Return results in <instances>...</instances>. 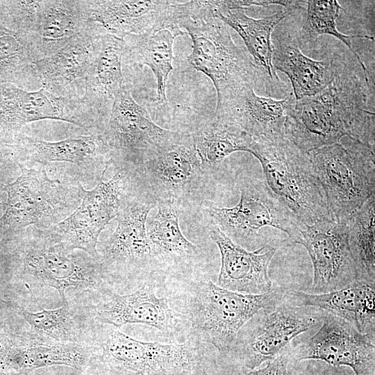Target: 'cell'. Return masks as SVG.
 Instances as JSON below:
<instances>
[{
	"mask_svg": "<svg viewBox=\"0 0 375 375\" xmlns=\"http://www.w3.org/2000/svg\"><path fill=\"white\" fill-rule=\"evenodd\" d=\"M108 181L101 178L90 190H83L81 204L62 221L44 228L49 236L65 247L85 251L100 260L97 249L101 231L117 217L131 185L130 174L121 169Z\"/></svg>",
	"mask_w": 375,
	"mask_h": 375,
	"instance_id": "8fae6325",
	"label": "cell"
},
{
	"mask_svg": "<svg viewBox=\"0 0 375 375\" xmlns=\"http://www.w3.org/2000/svg\"><path fill=\"white\" fill-rule=\"evenodd\" d=\"M156 285L146 281L135 292L126 295L106 294L92 308L97 321L120 328L128 324H140L172 336L181 331L185 319L172 308L167 298L156 295Z\"/></svg>",
	"mask_w": 375,
	"mask_h": 375,
	"instance_id": "d6986e66",
	"label": "cell"
},
{
	"mask_svg": "<svg viewBox=\"0 0 375 375\" xmlns=\"http://www.w3.org/2000/svg\"><path fill=\"white\" fill-rule=\"evenodd\" d=\"M207 176L215 172L231 153L250 151L253 138L236 127L215 117L198 124L190 133Z\"/></svg>",
	"mask_w": 375,
	"mask_h": 375,
	"instance_id": "d6a6232c",
	"label": "cell"
},
{
	"mask_svg": "<svg viewBox=\"0 0 375 375\" xmlns=\"http://www.w3.org/2000/svg\"><path fill=\"white\" fill-rule=\"evenodd\" d=\"M192 336L178 344L147 342L112 326L101 336L93 364L106 375H208V360Z\"/></svg>",
	"mask_w": 375,
	"mask_h": 375,
	"instance_id": "5b68a950",
	"label": "cell"
},
{
	"mask_svg": "<svg viewBox=\"0 0 375 375\" xmlns=\"http://www.w3.org/2000/svg\"><path fill=\"white\" fill-rule=\"evenodd\" d=\"M215 15L229 28L235 30L243 40L265 93L269 97L283 99L292 92L279 78L272 63L274 44L272 33L277 25L288 17L282 8L262 18L248 16L244 9H230L226 1H211Z\"/></svg>",
	"mask_w": 375,
	"mask_h": 375,
	"instance_id": "ac0fdd59",
	"label": "cell"
},
{
	"mask_svg": "<svg viewBox=\"0 0 375 375\" xmlns=\"http://www.w3.org/2000/svg\"><path fill=\"white\" fill-rule=\"evenodd\" d=\"M17 147L26 158L42 166L50 162H67L83 170L103 172L111 165L110 149L103 133L58 142L23 136Z\"/></svg>",
	"mask_w": 375,
	"mask_h": 375,
	"instance_id": "83f0119b",
	"label": "cell"
},
{
	"mask_svg": "<svg viewBox=\"0 0 375 375\" xmlns=\"http://www.w3.org/2000/svg\"><path fill=\"white\" fill-rule=\"evenodd\" d=\"M174 132L156 124L124 84L115 97L103 134L110 149L111 165L131 173L151 149Z\"/></svg>",
	"mask_w": 375,
	"mask_h": 375,
	"instance_id": "4fadbf2b",
	"label": "cell"
},
{
	"mask_svg": "<svg viewBox=\"0 0 375 375\" xmlns=\"http://www.w3.org/2000/svg\"><path fill=\"white\" fill-rule=\"evenodd\" d=\"M291 360L290 351L286 349L264 367L252 369L243 375H288V365Z\"/></svg>",
	"mask_w": 375,
	"mask_h": 375,
	"instance_id": "8d00e7d4",
	"label": "cell"
},
{
	"mask_svg": "<svg viewBox=\"0 0 375 375\" xmlns=\"http://www.w3.org/2000/svg\"><path fill=\"white\" fill-rule=\"evenodd\" d=\"M177 1H90V20L106 33L126 36L150 33L163 28L180 27Z\"/></svg>",
	"mask_w": 375,
	"mask_h": 375,
	"instance_id": "603a6c76",
	"label": "cell"
},
{
	"mask_svg": "<svg viewBox=\"0 0 375 375\" xmlns=\"http://www.w3.org/2000/svg\"><path fill=\"white\" fill-rule=\"evenodd\" d=\"M290 301L325 310L350 323L360 333L375 338V284L356 281L321 294L290 290Z\"/></svg>",
	"mask_w": 375,
	"mask_h": 375,
	"instance_id": "4316f807",
	"label": "cell"
},
{
	"mask_svg": "<svg viewBox=\"0 0 375 375\" xmlns=\"http://www.w3.org/2000/svg\"><path fill=\"white\" fill-rule=\"evenodd\" d=\"M299 231L298 244L306 249L312 263V293L329 292L358 281L347 224L325 219L301 226Z\"/></svg>",
	"mask_w": 375,
	"mask_h": 375,
	"instance_id": "2e32d148",
	"label": "cell"
},
{
	"mask_svg": "<svg viewBox=\"0 0 375 375\" xmlns=\"http://www.w3.org/2000/svg\"><path fill=\"white\" fill-rule=\"evenodd\" d=\"M346 224L358 281L375 284V194Z\"/></svg>",
	"mask_w": 375,
	"mask_h": 375,
	"instance_id": "e575fe53",
	"label": "cell"
},
{
	"mask_svg": "<svg viewBox=\"0 0 375 375\" xmlns=\"http://www.w3.org/2000/svg\"><path fill=\"white\" fill-rule=\"evenodd\" d=\"M260 162L265 181L299 227L331 219L326 196L308 152L283 133L256 138L249 151Z\"/></svg>",
	"mask_w": 375,
	"mask_h": 375,
	"instance_id": "3957f363",
	"label": "cell"
},
{
	"mask_svg": "<svg viewBox=\"0 0 375 375\" xmlns=\"http://www.w3.org/2000/svg\"><path fill=\"white\" fill-rule=\"evenodd\" d=\"M274 40L273 66L288 76L296 101L318 94L334 81L335 58L314 60L305 55L295 42H287L283 38Z\"/></svg>",
	"mask_w": 375,
	"mask_h": 375,
	"instance_id": "f546056e",
	"label": "cell"
},
{
	"mask_svg": "<svg viewBox=\"0 0 375 375\" xmlns=\"http://www.w3.org/2000/svg\"><path fill=\"white\" fill-rule=\"evenodd\" d=\"M240 199L231 208L206 206L210 224L249 251L259 246L260 231L272 227L287 235V243L298 244L299 226L294 217L271 191L264 180L243 176L239 180Z\"/></svg>",
	"mask_w": 375,
	"mask_h": 375,
	"instance_id": "ba28073f",
	"label": "cell"
},
{
	"mask_svg": "<svg viewBox=\"0 0 375 375\" xmlns=\"http://www.w3.org/2000/svg\"><path fill=\"white\" fill-rule=\"evenodd\" d=\"M333 221L346 224L375 194V145L344 137L308 152Z\"/></svg>",
	"mask_w": 375,
	"mask_h": 375,
	"instance_id": "8992f818",
	"label": "cell"
},
{
	"mask_svg": "<svg viewBox=\"0 0 375 375\" xmlns=\"http://www.w3.org/2000/svg\"><path fill=\"white\" fill-rule=\"evenodd\" d=\"M208 233L221 256L218 286L249 294H261L273 290L268 268L277 251L276 245L269 243L250 251L235 243L212 224L209 226Z\"/></svg>",
	"mask_w": 375,
	"mask_h": 375,
	"instance_id": "7402d4cb",
	"label": "cell"
},
{
	"mask_svg": "<svg viewBox=\"0 0 375 375\" xmlns=\"http://www.w3.org/2000/svg\"><path fill=\"white\" fill-rule=\"evenodd\" d=\"M17 165L22 174L6 186L8 200L0 218L1 227L14 231L31 226L48 228L71 214L76 198L82 199L81 184L71 190L58 179H51L44 166L35 169Z\"/></svg>",
	"mask_w": 375,
	"mask_h": 375,
	"instance_id": "30bf717a",
	"label": "cell"
},
{
	"mask_svg": "<svg viewBox=\"0 0 375 375\" xmlns=\"http://www.w3.org/2000/svg\"><path fill=\"white\" fill-rule=\"evenodd\" d=\"M90 15V1H38L29 29L35 61L55 53L92 27Z\"/></svg>",
	"mask_w": 375,
	"mask_h": 375,
	"instance_id": "44dd1931",
	"label": "cell"
},
{
	"mask_svg": "<svg viewBox=\"0 0 375 375\" xmlns=\"http://www.w3.org/2000/svg\"><path fill=\"white\" fill-rule=\"evenodd\" d=\"M295 101L292 92L285 98L274 99L258 95L251 86L216 106L213 116L235 126L253 138L283 133L288 112Z\"/></svg>",
	"mask_w": 375,
	"mask_h": 375,
	"instance_id": "484cf974",
	"label": "cell"
},
{
	"mask_svg": "<svg viewBox=\"0 0 375 375\" xmlns=\"http://www.w3.org/2000/svg\"><path fill=\"white\" fill-rule=\"evenodd\" d=\"M290 289L281 288L261 294L222 288L211 281L190 287L185 305L186 319L192 336L228 353L241 328L262 310H270L289 300Z\"/></svg>",
	"mask_w": 375,
	"mask_h": 375,
	"instance_id": "277c9868",
	"label": "cell"
},
{
	"mask_svg": "<svg viewBox=\"0 0 375 375\" xmlns=\"http://www.w3.org/2000/svg\"><path fill=\"white\" fill-rule=\"evenodd\" d=\"M291 360H322L347 366L354 375H375V338L347 321L326 313L317 332L290 351Z\"/></svg>",
	"mask_w": 375,
	"mask_h": 375,
	"instance_id": "9a60e30c",
	"label": "cell"
},
{
	"mask_svg": "<svg viewBox=\"0 0 375 375\" xmlns=\"http://www.w3.org/2000/svg\"><path fill=\"white\" fill-rule=\"evenodd\" d=\"M314 307L294 305L289 300L270 310H262L241 328L235 349L247 368L255 369L288 349L301 333L319 325L324 315Z\"/></svg>",
	"mask_w": 375,
	"mask_h": 375,
	"instance_id": "7c38bea8",
	"label": "cell"
},
{
	"mask_svg": "<svg viewBox=\"0 0 375 375\" xmlns=\"http://www.w3.org/2000/svg\"><path fill=\"white\" fill-rule=\"evenodd\" d=\"M34 1H0V85L39 80L30 46Z\"/></svg>",
	"mask_w": 375,
	"mask_h": 375,
	"instance_id": "cb8c5ba5",
	"label": "cell"
},
{
	"mask_svg": "<svg viewBox=\"0 0 375 375\" xmlns=\"http://www.w3.org/2000/svg\"><path fill=\"white\" fill-rule=\"evenodd\" d=\"M157 212L147 222V235L152 264L174 266L189 263L199 253V247L190 242L179 226L181 207L174 201H160Z\"/></svg>",
	"mask_w": 375,
	"mask_h": 375,
	"instance_id": "4dcf8cb0",
	"label": "cell"
},
{
	"mask_svg": "<svg viewBox=\"0 0 375 375\" xmlns=\"http://www.w3.org/2000/svg\"><path fill=\"white\" fill-rule=\"evenodd\" d=\"M94 360V351L75 342L58 344L31 343L17 349L11 362V370L17 372L62 365L85 370Z\"/></svg>",
	"mask_w": 375,
	"mask_h": 375,
	"instance_id": "836d02e7",
	"label": "cell"
},
{
	"mask_svg": "<svg viewBox=\"0 0 375 375\" xmlns=\"http://www.w3.org/2000/svg\"><path fill=\"white\" fill-rule=\"evenodd\" d=\"M43 119L60 120L97 133L80 99L57 96L42 87L29 92L12 83L0 85V125L3 128L17 131L28 123Z\"/></svg>",
	"mask_w": 375,
	"mask_h": 375,
	"instance_id": "e0dca14e",
	"label": "cell"
},
{
	"mask_svg": "<svg viewBox=\"0 0 375 375\" xmlns=\"http://www.w3.org/2000/svg\"><path fill=\"white\" fill-rule=\"evenodd\" d=\"M130 174L156 204L169 201L181 208L201 201L208 176L190 134L180 131H174L168 139L151 149Z\"/></svg>",
	"mask_w": 375,
	"mask_h": 375,
	"instance_id": "52a82bcc",
	"label": "cell"
},
{
	"mask_svg": "<svg viewBox=\"0 0 375 375\" xmlns=\"http://www.w3.org/2000/svg\"><path fill=\"white\" fill-rule=\"evenodd\" d=\"M156 201L134 181L125 195L116 217L117 226L104 242L100 262L108 271H135L152 264L146 224Z\"/></svg>",
	"mask_w": 375,
	"mask_h": 375,
	"instance_id": "5bb4252c",
	"label": "cell"
},
{
	"mask_svg": "<svg viewBox=\"0 0 375 375\" xmlns=\"http://www.w3.org/2000/svg\"><path fill=\"white\" fill-rule=\"evenodd\" d=\"M126 49L125 39L104 33L99 40L84 80L80 101L101 132L106 126L116 94L125 84L122 62Z\"/></svg>",
	"mask_w": 375,
	"mask_h": 375,
	"instance_id": "ffe728a7",
	"label": "cell"
},
{
	"mask_svg": "<svg viewBox=\"0 0 375 375\" xmlns=\"http://www.w3.org/2000/svg\"><path fill=\"white\" fill-rule=\"evenodd\" d=\"M83 375H106L92 365L83 370Z\"/></svg>",
	"mask_w": 375,
	"mask_h": 375,
	"instance_id": "74e56055",
	"label": "cell"
},
{
	"mask_svg": "<svg viewBox=\"0 0 375 375\" xmlns=\"http://www.w3.org/2000/svg\"><path fill=\"white\" fill-rule=\"evenodd\" d=\"M177 23L192 41L187 58L212 82L221 106L258 81L254 63L233 41L229 27L214 13L210 1H178Z\"/></svg>",
	"mask_w": 375,
	"mask_h": 375,
	"instance_id": "7a4b0ae2",
	"label": "cell"
},
{
	"mask_svg": "<svg viewBox=\"0 0 375 375\" xmlns=\"http://www.w3.org/2000/svg\"><path fill=\"white\" fill-rule=\"evenodd\" d=\"M283 8L288 17L297 19V31L292 39L303 49L315 46L320 35H329L343 42L351 51L361 67L364 76L369 82V73L362 59L354 51L352 40L364 38L372 40V37L360 35H345L337 28L336 21L343 8L335 0H303L285 1Z\"/></svg>",
	"mask_w": 375,
	"mask_h": 375,
	"instance_id": "f1b7e54d",
	"label": "cell"
},
{
	"mask_svg": "<svg viewBox=\"0 0 375 375\" xmlns=\"http://www.w3.org/2000/svg\"><path fill=\"white\" fill-rule=\"evenodd\" d=\"M186 33L180 27L163 28L150 33L129 35L124 57L150 68L156 80V100L167 103V83L173 70L175 38Z\"/></svg>",
	"mask_w": 375,
	"mask_h": 375,
	"instance_id": "1f68e13d",
	"label": "cell"
},
{
	"mask_svg": "<svg viewBox=\"0 0 375 375\" xmlns=\"http://www.w3.org/2000/svg\"><path fill=\"white\" fill-rule=\"evenodd\" d=\"M22 315L33 330L58 342L80 341L81 327L74 311L67 303L56 309H42L38 312L24 310Z\"/></svg>",
	"mask_w": 375,
	"mask_h": 375,
	"instance_id": "d590c367",
	"label": "cell"
},
{
	"mask_svg": "<svg viewBox=\"0 0 375 375\" xmlns=\"http://www.w3.org/2000/svg\"><path fill=\"white\" fill-rule=\"evenodd\" d=\"M106 33L94 23L55 53L34 61L42 88L61 97L80 99L74 90L83 85L100 37Z\"/></svg>",
	"mask_w": 375,
	"mask_h": 375,
	"instance_id": "d4e9b609",
	"label": "cell"
},
{
	"mask_svg": "<svg viewBox=\"0 0 375 375\" xmlns=\"http://www.w3.org/2000/svg\"><path fill=\"white\" fill-rule=\"evenodd\" d=\"M25 274L41 286L56 289L62 303L69 288L99 290L103 284L100 260L83 251L71 250L54 241L44 228H28L22 256Z\"/></svg>",
	"mask_w": 375,
	"mask_h": 375,
	"instance_id": "9c48e42d",
	"label": "cell"
},
{
	"mask_svg": "<svg viewBox=\"0 0 375 375\" xmlns=\"http://www.w3.org/2000/svg\"><path fill=\"white\" fill-rule=\"evenodd\" d=\"M334 81L318 94L295 101L283 134L306 152L349 137L375 145V115L368 107L370 83L343 58H335Z\"/></svg>",
	"mask_w": 375,
	"mask_h": 375,
	"instance_id": "6da1fadb",
	"label": "cell"
}]
</instances>
